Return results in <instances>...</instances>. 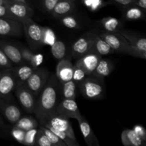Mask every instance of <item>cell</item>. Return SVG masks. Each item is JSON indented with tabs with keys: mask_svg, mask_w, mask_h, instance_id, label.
Instances as JSON below:
<instances>
[{
	"mask_svg": "<svg viewBox=\"0 0 146 146\" xmlns=\"http://www.w3.org/2000/svg\"><path fill=\"white\" fill-rule=\"evenodd\" d=\"M101 24L106 32L117 33L123 29L121 21L114 17H106L102 19Z\"/></svg>",
	"mask_w": 146,
	"mask_h": 146,
	"instance_id": "25",
	"label": "cell"
},
{
	"mask_svg": "<svg viewBox=\"0 0 146 146\" xmlns=\"http://www.w3.org/2000/svg\"><path fill=\"white\" fill-rule=\"evenodd\" d=\"M71 1H76V0H71Z\"/></svg>",
	"mask_w": 146,
	"mask_h": 146,
	"instance_id": "48",
	"label": "cell"
},
{
	"mask_svg": "<svg viewBox=\"0 0 146 146\" xmlns=\"http://www.w3.org/2000/svg\"><path fill=\"white\" fill-rule=\"evenodd\" d=\"M114 65L111 61L101 58L91 76L104 81V78L111 74Z\"/></svg>",
	"mask_w": 146,
	"mask_h": 146,
	"instance_id": "17",
	"label": "cell"
},
{
	"mask_svg": "<svg viewBox=\"0 0 146 146\" xmlns=\"http://www.w3.org/2000/svg\"><path fill=\"white\" fill-rule=\"evenodd\" d=\"M19 1H23V2H27V1H26V0H19Z\"/></svg>",
	"mask_w": 146,
	"mask_h": 146,
	"instance_id": "47",
	"label": "cell"
},
{
	"mask_svg": "<svg viewBox=\"0 0 146 146\" xmlns=\"http://www.w3.org/2000/svg\"><path fill=\"white\" fill-rule=\"evenodd\" d=\"M20 21L22 24L24 32L31 48L36 50L43 46L41 43V27L29 17L21 19Z\"/></svg>",
	"mask_w": 146,
	"mask_h": 146,
	"instance_id": "4",
	"label": "cell"
},
{
	"mask_svg": "<svg viewBox=\"0 0 146 146\" xmlns=\"http://www.w3.org/2000/svg\"><path fill=\"white\" fill-rule=\"evenodd\" d=\"M10 0H0V5L6 6Z\"/></svg>",
	"mask_w": 146,
	"mask_h": 146,
	"instance_id": "45",
	"label": "cell"
},
{
	"mask_svg": "<svg viewBox=\"0 0 146 146\" xmlns=\"http://www.w3.org/2000/svg\"><path fill=\"white\" fill-rule=\"evenodd\" d=\"M120 34L123 36L127 41L135 48L143 52H146V39L145 37L141 36L139 34L125 30L123 29L120 30Z\"/></svg>",
	"mask_w": 146,
	"mask_h": 146,
	"instance_id": "18",
	"label": "cell"
},
{
	"mask_svg": "<svg viewBox=\"0 0 146 146\" xmlns=\"http://www.w3.org/2000/svg\"><path fill=\"white\" fill-rule=\"evenodd\" d=\"M121 141L125 146H141L144 143L133 129H125L123 131Z\"/></svg>",
	"mask_w": 146,
	"mask_h": 146,
	"instance_id": "23",
	"label": "cell"
},
{
	"mask_svg": "<svg viewBox=\"0 0 146 146\" xmlns=\"http://www.w3.org/2000/svg\"><path fill=\"white\" fill-rule=\"evenodd\" d=\"M44 124L50 125L54 129L65 133L74 141H77L75 133L73 129L72 125H71L69 121H68V118H64V117L56 115V114H53L52 115L48 117L45 121L41 123H38V125H44Z\"/></svg>",
	"mask_w": 146,
	"mask_h": 146,
	"instance_id": "6",
	"label": "cell"
},
{
	"mask_svg": "<svg viewBox=\"0 0 146 146\" xmlns=\"http://www.w3.org/2000/svg\"><path fill=\"white\" fill-rule=\"evenodd\" d=\"M115 3L119 4L123 6H128L131 5V4H135L136 0H112Z\"/></svg>",
	"mask_w": 146,
	"mask_h": 146,
	"instance_id": "43",
	"label": "cell"
},
{
	"mask_svg": "<svg viewBox=\"0 0 146 146\" xmlns=\"http://www.w3.org/2000/svg\"><path fill=\"white\" fill-rule=\"evenodd\" d=\"M0 111L4 118L9 123L14 125L22 116L21 109L17 106L0 99Z\"/></svg>",
	"mask_w": 146,
	"mask_h": 146,
	"instance_id": "14",
	"label": "cell"
},
{
	"mask_svg": "<svg viewBox=\"0 0 146 146\" xmlns=\"http://www.w3.org/2000/svg\"><path fill=\"white\" fill-rule=\"evenodd\" d=\"M49 78V72L43 68H37L26 81V85L36 98L38 96Z\"/></svg>",
	"mask_w": 146,
	"mask_h": 146,
	"instance_id": "5",
	"label": "cell"
},
{
	"mask_svg": "<svg viewBox=\"0 0 146 146\" xmlns=\"http://www.w3.org/2000/svg\"><path fill=\"white\" fill-rule=\"evenodd\" d=\"M35 145L38 146H53L51 143L47 138L46 135L42 131L38 128V133H37L36 138Z\"/></svg>",
	"mask_w": 146,
	"mask_h": 146,
	"instance_id": "35",
	"label": "cell"
},
{
	"mask_svg": "<svg viewBox=\"0 0 146 146\" xmlns=\"http://www.w3.org/2000/svg\"><path fill=\"white\" fill-rule=\"evenodd\" d=\"M79 84L81 94L87 99H101L105 95L104 81L93 76H87Z\"/></svg>",
	"mask_w": 146,
	"mask_h": 146,
	"instance_id": "3",
	"label": "cell"
},
{
	"mask_svg": "<svg viewBox=\"0 0 146 146\" xmlns=\"http://www.w3.org/2000/svg\"><path fill=\"white\" fill-rule=\"evenodd\" d=\"M6 7L10 13L19 21L21 19L27 17L32 18L34 15V11L27 2H23L19 0H10Z\"/></svg>",
	"mask_w": 146,
	"mask_h": 146,
	"instance_id": "12",
	"label": "cell"
},
{
	"mask_svg": "<svg viewBox=\"0 0 146 146\" xmlns=\"http://www.w3.org/2000/svg\"><path fill=\"white\" fill-rule=\"evenodd\" d=\"M74 65L68 59H61L56 69V76L60 83L72 80Z\"/></svg>",
	"mask_w": 146,
	"mask_h": 146,
	"instance_id": "15",
	"label": "cell"
},
{
	"mask_svg": "<svg viewBox=\"0 0 146 146\" xmlns=\"http://www.w3.org/2000/svg\"><path fill=\"white\" fill-rule=\"evenodd\" d=\"M11 66H12V62L9 59L4 51L0 48V68L8 69L11 68Z\"/></svg>",
	"mask_w": 146,
	"mask_h": 146,
	"instance_id": "37",
	"label": "cell"
},
{
	"mask_svg": "<svg viewBox=\"0 0 146 146\" xmlns=\"http://www.w3.org/2000/svg\"><path fill=\"white\" fill-rule=\"evenodd\" d=\"M38 131V127L28 130L26 131L23 145L27 146H34L36 144V138Z\"/></svg>",
	"mask_w": 146,
	"mask_h": 146,
	"instance_id": "32",
	"label": "cell"
},
{
	"mask_svg": "<svg viewBox=\"0 0 146 146\" xmlns=\"http://www.w3.org/2000/svg\"><path fill=\"white\" fill-rule=\"evenodd\" d=\"M90 51L96 53L101 56L108 55V54L114 52L113 50L111 48L108 43L105 40L103 39L98 34H96L92 44V47H91V49Z\"/></svg>",
	"mask_w": 146,
	"mask_h": 146,
	"instance_id": "22",
	"label": "cell"
},
{
	"mask_svg": "<svg viewBox=\"0 0 146 146\" xmlns=\"http://www.w3.org/2000/svg\"><path fill=\"white\" fill-rule=\"evenodd\" d=\"M44 61V56L41 54H34V56H33L32 59H31L30 65L32 66L34 68H38L40 65L43 63Z\"/></svg>",
	"mask_w": 146,
	"mask_h": 146,
	"instance_id": "39",
	"label": "cell"
},
{
	"mask_svg": "<svg viewBox=\"0 0 146 146\" xmlns=\"http://www.w3.org/2000/svg\"><path fill=\"white\" fill-rule=\"evenodd\" d=\"M24 33L23 25L20 21L0 17V35L20 36Z\"/></svg>",
	"mask_w": 146,
	"mask_h": 146,
	"instance_id": "11",
	"label": "cell"
},
{
	"mask_svg": "<svg viewBox=\"0 0 146 146\" xmlns=\"http://www.w3.org/2000/svg\"><path fill=\"white\" fill-rule=\"evenodd\" d=\"M12 68L17 81V86L25 84L27 79L36 69V68L27 63L24 64H20L19 66Z\"/></svg>",
	"mask_w": 146,
	"mask_h": 146,
	"instance_id": "19",
	"label": "cell"
},
{
	"mask_svg": "<svg viewBox=\"0 0 146 146\" xmlns=\"http://www.w3.org/2000/svg\"><path fill=\"white\" fill-rule=\"evenodd\" d=\"M101 56L96 53L89 51L85 55L82 56L76 62V65L79 66L85 71L87 76L91 75L96 67Z\"/></svg>",
	"mask_w": 146,
	"mask_h": 146,
	"instance_id": "13",
	"label": "cell"
},
{
	"mask_svg": "<svg viewBox=\"0 0 146 146\" xmlns=\"http://www.w3.org/2000/svg\"><path fill=\"white\" fill-rule=\"evenodd\" d=\"M15 90L17 99L24 111L29 113H34L36 105V97L29 89L26 83L17 86Z\"/></svg>",
	"mask_w": 146,
	"mask_h": 146,
	"instance_id": "8",
	"label": "cell"
},
{
	"mask_svg": "<svg viewBox=\"0 0 146 146\" xmlns=\"http://www.w3.org/2000/svg\"><path fill=\"white\" fill-rule=\"evenodd\" d=\"M0 48L4 51L9 59L16 64H23L24 61L21 56V50L12 44L5 42L0 43Z\"/></svg>",
	"mask_w": 146,
	"mask_h": 146,
	"instance_id": "20",
	"label": "cell"
},
{
	"mask_svg": "<svg viewBox=\"0 0 146 146\" xmlns=\"http://www.w3.org/2000/svg\"><path fill=\"white\" fill-rule=\"evenodd\" d=\"M56 36L55 32L48 27H41V43L42 45H53L56 41Z\"/></svg>",
	"mask_w": 146,
	"mask_h": 146,
	"instance_id": "28",
	"label": "cell"
},
{
	"mask_svg": "<svg viewBox=\"0 0 146 146\" xmlns=\"http://www.w3.org/2000/svg\"><path fill=\"white\" fill-rule=\"evenodd\" d=\"M0 17H2V18L11 19L19 21L18 19L16 18L14 15H12V14L10 13V11H9L8 9L7 8L6 6L0 5Z\"/></svg>",
	"mask_w": 146,
	"mask_h": 146,
	"instance_id": "41",
	"label": "cell"
},
{
	"mask_svg": "<svg viewBox=\"0 0 146 146\" xmlns=\"http://www.w3.org/2000/svg\"><path fill=\"white\" fill-rule=\"evenodd\" d=\"M25 133L26 131H24V130L14 126L11 131V136L15 139V141H17V142L19 143L23 144L24 143Z\"/></svg>",
	"mask_w": 146,
	"mask_h": 146,
	"instance_id": "36",
	"label": "cell"
},
{
	"mask_svg": "<svg viewBox=\"0 0 146 146\" xmlns=\"http://www.w3.org/2000/svg\"><path fill=\"white\" fill-rule=\"evenodd\" d=\"M2 125H3V121L2 119H1V117H0V127L2 126Z\"/></svg>",
	"mask_w": 146,
	"mask_h": 146,
	"instance_id": "46",
	"label": "cell"
},
{
	"mask_svg": "<svg viewBox=\"0 0 146 146\" xmlns=\"http://www.w3.org/2000/svg\"><path fill=\"white\" fill-rule=\"evenodd\" d=\"M76 83L73 80L60 83V96L61 99L68 98L75 100L76 96Z\"/></svg>",
	"mask_w": 146,
	"mask_h": 146,
	"instance_id": "24",
	"label": "cell"
},
{
	"mask_svg": "<svg viewBox=\"0 0 146 146\" xmlns=\"http://www.w3.org/2000/svg\"><path fill=\"white\" fill-rule=\"evenodd\" d=\"M79 123L80 130L81 131L83 137L85 140L86 143L88 146H99L98 139L93 132L91 126L88 121L84 116H81L78 120H77Z\"/></svg>",
	"mask_w": 146,
	"mask_h": 146,
	"instance_id": "16",
	"label": "cell"
},
{
	"mask_svg": "<svg viewBox=\"0 0 146 146\" xmlns=\"http://www.w3.org/2000/svg\"><path fill=\"white\" fill-rule=\"evenodd\" d=\"M134 4L141 7L143 9H146V0H136Z\"/></svg>",
	"mask_w": 146,
	"mask_h": 146,
	"instance_id": "44",
	"label": "cell"
},
{
	"mask_svg": "<svg viewBox=\"0 0 146 146\" xmlns=\"http://www.w3.org/2000/svg\"><path fill=\"white\" fill-rule=\"evenodd\" d=\"M99 36L108 43L114 52L123 53L143 59L146 58V52L140 51L133 46L119 32L111 33L104 31L101 33Z\"/></svg>",
	"mask_w": 146,
	"mask_h": 146,
	"instance_id": "2",
	"label": "cell"
},
{
	"mask_svg": "<svg viewBox=\"0 0 146 146\" xmlns=\"http://www.w3.org/2000/svg\"><path fill=\"white\" fill-rule=\"evenodd\" d=\"M38 128L46 135L47 138H48V140L51 143L53 146H67L66 144L64 141H61L56 134H54L52 131H50L46 127L44 126V125H38Z\"/></svg>",
	"mask_w": 146,
	"mask_h": 146,
	"instance_id": "30",
	"label": "cell"
},
{
	"mask_svg": "<svg viewBox=\"0 0 146 146\" xmlns=\"http://www.w3.org/2000/svg\"><path fill=\"white\" fill-rule=\"evenodd\" d=\"M61 22L68 29L78 28V23L74 17L70 15H66L61 17Z\"/></svg>",
	"mask_w": 146,
	"mask_h": 146,
	"instance_id": "34",
	"label": "cell"
},
{
	"mask_svg": "<svg viewBox=\"0 0 146 146\" xmlns=\"http://www.w3.org/2000/svg\"><path fill=\"white\" fill-rule=\"evenodd\" d=\"M96 34L86 32L77 39L71 47V56L74 58H79L89 52L92 47Z\"/></svg>",
	"mask_w": 146,
	"mask_h": 146,
	"instance_id": "9",
	"label": "cell"
},
{
	"mask_svg": "<svg viewBox=\"0 0 146 146\" xmlns=\"http://www.w3.org/2000/svg\"><path fill=\"white\" fill-rule=\"evenodd\" d=\"M54 114L66 118H75L78 120L81 115L78 104L74 99L63 98L58 101Z\"/></svg>",
	"mask_w": 146,
	"mask_h": 146,
	"instance_id": "7",
	"label": "cell"
},
{
	"mask_svg": "<svg viewBox=\"0 0 146 146\" xmlns=\"http://www.w3.org/2000/svg\"><path fill=\"white\" fill-rule=\"evenodd\" d=\"M44 125V126L46 127L47 128L50 130V131H52L54 134L57 135L60 139L62 141H64L66 144L67 146H79V143H78V141H75L74 140H72L71 138H70L68 135H66L65 133L62 132H60V131H57V130L54 129V128L51 127L50 125H46V124H44V125Z\"/></svg>",
	"mask_w": 146,
	"mask_h": 146,
	"instance_id": "31",
	"label": "cell"
},
{
	"mask_svg": "<svg viewBox=\"0 0 146 146\" xmlns=\"http://www.w3.org/2000/svg\"><path fill=\"white\" fill-rule=\"evenodd\" d=\"M74 1L71 0H60L51 11V14L54 17H64L69 14L74 9Z\"/></svg>",
	"mask_w": 146,
	"mask_h": 146,
	"instance_id": "21",
	"label": "cell"
},
{
	"mask_svg": "<svg viewBox=\"0 0 146 146\" xmlns=\"http://www.w3.org/2000/svg\"><path fill=\"white\" fill-rule=\"evenodd\" d=\"M133 130L141 138V139L145 143L146 141V131L145 128L142 125H136L133 127Z\"/></svg>",
	"mask_w": 146,
	"mask_h": 146,
	"instance_id": "40",
	"label": "cell"
},
{
	"mask_svg": "<svg viewBox=\"0 0 146 146\" xmlns=\"http://www.w3.org/2000/svg\"><path fill=\"white\" fill-rule=\"evenodd\" d=\"M51 51L54 58L58 60L63 59L66 54V46L63 41L56 40L51 46Z\"/></svg>",
	"mask_w": 146,
	"mask_h": 146,
	"instance_id": "29",
	"label": "cell"
},
{
	"mask_svg": "<svg viewBox=\"0 0 146 146\" xmlns=\"http://www.w3.org/2000/svg\"><path fill=\"white\" fill-rule=\"evenodd\" d=\"M17 87V81L13 68L0 71V99L8 96Z\"/></svg>",
	"mask_w": 146,
	"mask_h": 146,
	"instance_id": "10",
	"label": "cell"
},
{
	"mask_svg": "<svg viewBox=\"0 0 146 146\" xmlns=\"http://www.w3.org/2000/svg\"><path fill=\"white\" fill-rule=\"evenodd\" d=\"M20 50H21V56H22V59L24 62L29 64L31 63V61L32 59L33 56H34V54L31 50L27 49V48H23Z\"/></svg>",
	"mask_w": 146,
	"mask_h": 146,
	"instance_id": "38",
	"label": "cell"
},
{
	"mask_svg": "<svg viewBox=\"0 0 146 146\" xmlns=\"http://www.w3.org/2000/svg\"><path fill=\"white\" fill-rule=\"evenodd\" d=\"M87 76V74H86L85 71L83 69L79 66H77L76 64L74 65V70H73V76L72 80L74 82L80 83Z\"/></svg>",
	"mask_w": 146,
	"mask_h": 146,
	"instance_id": "33",
	"label": "cell"
},
{
	"mask_svg": "<svg viewBox=\"0 0 146 146\" xmlns=\"http://www.w3.org/2000/svg\"><path fill=\"white\" fill-rule=\"evenodd\" d=\"M60 96V82L56 76L52 75L48 78L46 84L41 91L37 99L34 113L38 119V123L45 121L55 113Z\"/></svg>",
	"mask_w": 146,
	"mask_h": 146,
	"instance_id": "1",
	"label": "cell"
},
{
	"mask_svg": "<svg viewBox=\"0 0 146 146\" xmlns=\"http://www.w3.org/2000/svg\"><path fill=\"white\" fill-rule=\"evenodd\" d=\"M125 7L126 8L124 10V17L127 20H138L144 18L145 17L144 9H141V7L135 4H131Z\"/></svg>",
	"mask_w": 146,
	"mask_h": 146,
	"instance_id": "26",
	"label": "cell"
},
{
	"mask_svg": "<svg viewBox=\"0 0 146 146\" xmlns=\"http://www.w3.org/2000/svg\"><path fill=\"white\" fill-rule=\"evenodd\" d=\"M60 0H43V5L47 12L51 13L56 4Z\"/></svg>",
	"mask_w": 146,
	"mask_h": 146,
	"instance_id": "42",
	"label": "cell"
},
{
	"mask_svg": "<svg viewBox=\"0 0 146 146\" xmlns=\"http://www.w3.org/2000/svg\"><path fill=\"white\" fill-rule=\"evenodd\" d=\"M14 126L27 131L28 130L38 127V122L32 116H21Z\"/></svg>",
	"mask_w": 146,
	"mask_h": 146,
	"instance_id": "27",
	"label": "cell"
}]
</instances>
